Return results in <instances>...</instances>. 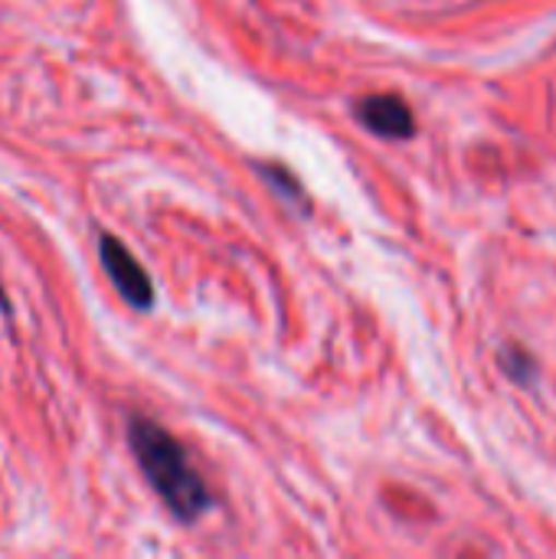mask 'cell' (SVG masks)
I'll return each instance as SVG.
<instances>
[{"label":"cell","instance_id":"obj_3","mask_svg":"<svg viewBox=\"0 0 556 559\" xmlns=\"http://www.w3.org/2000/svg\"><path fill=\"white\" fill-rule=\"evenodd\" d=\"M357 118L364 121V128H370L380 138H410L416 131L413 111L403 98L397 95H367L357 102Z\"/></svg>","mask_w":556,"mask_h":559},{"label":"cell","instance_id":"obj_2","mask_svg":"<svg viewBox=\"0 0 556 559\" xmlns=\"http://www.w3.org/2000/svg\"><path fill=\"white\" fill-rule=\"evenodd\" d=\"M98 259L111 278V285L121 292V298L134 308H151L154 301V285L147 278V272L141 269V262L115 239V236H102L98 239Z\"/></svg>","mask_w":556,"mask_h":559},{"label":"cell","instance_id":"obj_4","mask_svg":"<svg viewBox=\"0 0 556 559\" xmlns=\"http://www.w3.org/2000/svg\"><path fill=\"white\" fill-rule=\"evenodd\" d=\"M0 308H3V288H0Z\"/></svg>","mask_w":556,"mask_h":559},{"label":"cell","instance_id":"obj_1","mask_svg":"<svg viewBox=\"0 0 556 559\" xmlns=\"http://www.w3.org/2000/svg\"><path fill=\"white\" fill-rule=\"evenodd\" d=\"M128 442H131V452H134L144 478L151 481V488L157 491V498L167 504V511L177 521H197L200 514L210 511L213 498H210L203 478L197 475L187 452L164 426H157L144 416H131Z\"/></svg>","mask_w":556,"mask_h":559}]
</instances>
